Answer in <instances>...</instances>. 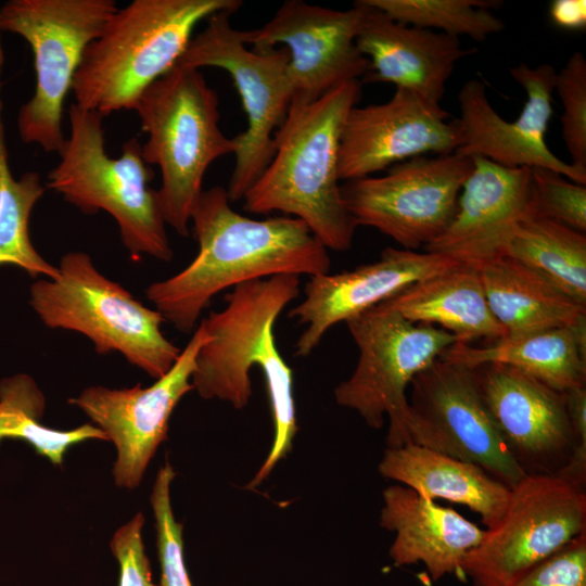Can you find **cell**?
<instances>
[{"mask_svg": "<svg viewBox=\"0 0 586 586\" xmlns=\"http://www.w3.org/2000/svg\"><path fill=\"white\" fill-rule=\"evenodd\" d=\"M556 74L551 64L531 67L521 62L510 68L511 77L526 93L524 107L513 122L504 119L492 106L480 79L466 81L458 92L461 144L456 153L508 168H549L585 186L586 173L556 156L546 142Z\"/></svg>", "mask_w": 586, "mask_h": 586, "instance_id": "2e32d148", "label": "cell"}, {"mask_svg": "<svg viewBox=\"0 0 586 586\" xmlns=\"http://www.w3.org/2000/svg\"><path fill=\"white\" fill-rule=\"evenodd\" d=\"M504 255L586 306L585 233L553 220L526 216L515 226Z\"/></svg>", "mask_w": 586, "mask_h": 586, "instance_id": "4316f807", "label": "cell"}, {"mask_svg": "<svg viewBox=\"0 0 586 586\" xmlns=\"http://www.w3.org/2000/svg\"><path fill=\"white\" fill-rule=\"evenodd\" d=\"M58 268L56 278L30 286L29 304L46 327L81 333L98 354L119 353L154 379L169 371L181 349L162 332L160 311L101 273L87 253H66Z\"/></svg>", "mask_w": 586, "mask_h": 586, "instance_id": "52a82bcc", "label": "cell"}, {"mask_svg": "<svg viewBox=\"0 0 586 586\" xmlns=\"http://www.w3.org/2000/svg\"><path fill=\"white\" fill-rule=\"evenodd\" d=\"M360 95V81L342 84L318 100L291 104L275 133V153L244 195V209L301 219L328 249L346 251L358 227L339 184L340 140Z\"/></svg>", "mask_w": 586, "mask_h": 586, "instance_id": "3957f363", "label": "cell"}, {"mask_svg": "<svg viewBox=\"0 0 586 586\" xmlns=\"http://www.w3.org/2000/svg\"><path fill=\"white\" fill-rule=\"evenodd\" d=\"M399 23L453 37L468 36L476 41L505 29L501 18L489 9L496 0H361Z\"/></svg>", "mask_w": 586, "mask_h": 586, "instance_id": "f546056e", "label": "cell"}, {"mask_svg": "<svg viewBox=\"0 0 586 586\" xmlns=\"http://www.w3.org/2000/svg\"><path fill=\"white\" fill-rule=\"evenodd\" d=\"M446 231L426 245L459 263L477 265L504 255L515 226L531 216V168H508L474 156Z\"/></svg>", "mask_w": 586, "mask_h": 586, "instance_id": "ffe728a7", "label": "cell"}, {"mask_svg": "<svg viewBox=\"0 0 586 586\" xmlns=\"http://www.w3.org/2000/svg\"><path fill=\"white\" fill-rule=\"evenodd\" d=\"M410 387V443L477 464L510 488L527 475L501 437L474 369L438 358Z\"/></svg>", "mask_w": 586, "mask_h": 586, "instance_id": "4fadbf2b", "label": "cell"}, {"mask_svg": "<svg viewBox=\"0 0 586 586\" xmlns=\"http://www.w3.org/2000/svg\"><path fill=\"white\" fill-rule=\"evenodd\" d=\"M234 12L221 11L206 20L177 64L200 69L218 67L233 80L246 114L247 126L233 137L235 164L227 193L230 202L243 200L275 153L273 137L283 123L293 97L289 52L283 47L254 49L243 30L232 26Z\"/></svg>", "mask_w": 586, "mask_h": 586, "instance_id": "30bf717a", "label": "cell"}, {"mask_svg": "<svg viewBox=\"0 0 586 586\" xmlns=\"http://www.w3.org/2000/svg\"><path fill=\"white\" fill-rule=\"evenodd\" d=\"M380 525L395 533L388 551L394 564L422 563L434 582L447 575L464 581L463 559L485 534L453 508L400 484L383 491Z\"/></svg>", "mask_w": 586, "mask_h": 586, "instance_id": "7402d4cb", "label": "cell"}, {"mask_svg": "<svg viewBox=\"0 0 586 586\" xmlns=\"http://www.w3.org/2000/svg\"><path fill=\"white\" fill-rule=\"evenodd\" d=\"M46 398L31 377L18 373L0 381V442L21 440L36 453L61 466L67 449L87 440L109 441L98 426L86 423L73 430L46 426L41 418Z\"/></svg>", "mask_w": 586, "mask_h": 586, "instance_id": "83f0119b", "label": "cell"}, {"mask_svg": "<svg viewBox=\"0 0 586 586\" xmlns=\"http://www.w3.org/2000/svg\"><path fill=\"white\" fill-rule=\"evenodd\" d=\"M300 294V276L277 275L238 284L226 295V307L202 319L206 339L195 357L193 388L204 399L218 398L235 409L252 396L251 370L265 378L272 421L270 451L252 480L264 481L292 449L297 432L293 372L281 356L273 324Z\"/></svg>", "mask_w": 586, "mask_h": 586, "instance_id": "7a4b0ae2", "label": "cell"}, {"mask_svg": "<svg viewBox=\"0 0 586 586\" xmlns=\"http://www.w3.org/2000/svg\"><path fill=\"white\" fill-rule=\"evenodd\" d=\"M473 266L506 335L568 327L586 317V306L507 255Z\"/></svg>", "mask_w": 586, "mask_h": 586, "instance_id": "484cf974", "label": "cell"}, {"mask_svg": "<svg viewBox=\"0 0 586 586\" xmlns=\"http://www.w3.org/2000/svg\"><path fill=\"white\" fill-rule=\"evenodd\" d=\"M136 111L148 133L142 157L162 175L156 190L162 217L188 237L207 168L237 151L234 139L219 127L218 97L200 69L176 64L145 89Z\"/></svg>", "mask_w": 586, "mask_h": 586, "instance_id": "5b68a950", "label": "cell"}, {"mask_svg": "<svg viewBox=\"0 0 586 586\" xmlns=\"http://www.w3.org/2000/svg\"><path fill=\"white\" fill-rule=\"evenodd\" d=\"M44 191L35 171H27L18 179L12 176L0 118V266L14 265L33 278L54 279L59 275L58 266L36 251L29 237L30 214Z\"/></svg>", "mask_w": 586, "mask_h": 586, "instance_id": "f1b7e54d", "label": "cell"}, {"mask_svg": "<svg viewBox=\"0 0 586 586\" xmlns=\"http://www.w3.org/2000/svg\"><path fill=\"white\" fill-rule=\"evenodd\" d=\"M440 358L472 369L507 365L564 393L585 385L586 317L568 327L505 335L486 346L456 342Z\"/></svg>", "mask_w": 586, "mask_h": 586, "instance_id": "cb8c5ba5", "label": "cell"}, {"mask_svg": "<svg viewBox=\"0 0 586 586\" xmlns=\"http://www.w3.org/2000/svg\"><path fill=\"white\" fill-rule=\"evenodd\" d=\"M205 339L200 322L169 371L151 386L137 384L119 390L89 386L68 399L114 443L117 458L113 475L117 486L137 487L158 445L167 440L175 407L193 390L195 357Z\"/></svg>", "mask_w": 586, "mask_h": 586, "instance_id": "9a60e30c", "label": "cell"}, {"mask_svg": "<svg viewBox=\"0 0 586 586\" xmlns=\"http://www.w3.org/2000/svg\"><path fill=\"white\" fill-rule=\"evenodd\" d=\"M586 532V495L557 474H527L500 521L462 562L474 586H511Z\"/></svg>", "mask_w": 586, "mask_h": 586, "instance_id": "8fae6325", "label": "cell"}, {"mask_svg": "<svg viewBox=\"0 0 586 586\" xmlns=\"http://www.w3.org/2000/svg\"><path fill=\"white\" fill-rule=\"evenodd\" d=\"M176 473L168 460L158 470L150 501L155 518L161 586H192L183 559L182 523L176 521L170 484Z\"/></svg>", "mask_w": 586, "mask_h": 586, "instance_id": "4dcf8cb0", "label": "cell"}, {"mask_svg": "<svg viewBox=\"0 0 586 586\" xmlns=\"http://www.w3.org/2000/svg\"><path fill=\"white\" fill-rule=\"evenodd\" d=\"M356 44L370 62L364 81L393 84L437 103L457 62L475 51L457 37L399 23L370 5Z\"/></svg>", "mask_w": 586, "mask_h": 586, "instance_id": "44dd1931", "label": "cell"}, {"mask_svg": "<svg viewBox=\"0 0 586 586\" xmlns=\"http://www.w3.org/2000/svg\"><path fill=\"white\" fill-rule=\"evenodd\" d=\"M117 10L113 0H12L0 9V29L22 36L34 54L35 92L18 114L25 143L60 153L64 102L84 52Z\"/></svg>", "mask_w": 586, "mask_h": 586, "instance_id": "ba28073f", "label": "cell"}, {"mask_svg": "<svg viewBox=\"0 0 586 586\" xmlns=\"http://www.w3.org/2000/svg\"><path fill=\"white\" fill-rule=\"evenodd\" d=\"M413 323L441 328L469 343L506 335L492 314L475 266L457 263L382 302Z\"/></svg>", "mask_w": 586, "mask_h": 586, "instance_id": "d4e9b609", "label": "cell"}, {"mask_svg": "<svg viewBox=\"0 0 586 586\" xmlns=\"http://www.w3.org/2000/svg\"><path fill=\"white\" fill-rule=\"evenodd\" d=\"M555 91L562 104L561 131L571 162L586 173V59L574 52L556 74Z\"/></svg>", "mask_w": 586, "mask_h": 586, "instance_id": "1f68e13d", "label": "cell"}, {"mask_svg": "<svg viewBox=\"0 0 586 586\" xmlns=\"http://www.w3.org/2000/svg\"><path fill=\"white\" fill-rule=\"evenodd\" d=\"M191 221L199 243L178 273L151 283L148 300L175 329L190 333L212 298L238 284L277 275L328 273V249L301 219H253L232 209L227 189L203 190Z\"/></svg>", "mask_w": 586, "mask_h": 586, "instance_id": "6da1fadb", "label": "cell"}, {"mask_svg": "<svg viewBox=\"0 0 586 586\" xmlns=\"http://www.w3.org/2000/svg\"><path fill=\"white\" fill-rule=\"evenodd\" d=\"M511 586H586V532L535 565Z\"/></svg>", "mask_w": 586, "mask_h": 586, "instance_id": "836d02e7", "label": "cell"}, {"mask_svg": "<svg viewBox=\"0 0 586 586\" xmlns=\"http://www.w3.org/2000/svg\"><path fill=\"white\" fill-rule=\"evenodd\" d=\"M366 12L360 0L347 10L289 0L262 27L243 34L251 48L288 50L291 104L304 105L370 71L369 60L356 44Z\"/></svg>", "mask_w": 586, "mask_h": 586, "instance_id": "5bb4252c", "label": "cell"}, {"mask_svg": "<svg viewBox=\"0 0 586 586\" xmlns=\"http://www.w3.org/2000/svg\"><path fill=\"white\" fill-rule=\"evenodd\" d=\"M565 406L573 431L571 457L557 475L571 485L584 489L586 484V387L565 391Z\"/></svg>", "mask_w": 586, "mask_h": 586, "instance_id": "d590c367", "label": "cell"}, {"mask_svg": "<svg viewBox=\"0 0 586 586\" xmlns=\"http://www.w3.org/2000/svg\"><path fill=\"white\" fill-rule=\"evenodd\" d=\"M550 17L559 27L583 29L586 26V1L555 0L550 4Z\"/></svg>", "mask_w": 586, "mask_h": 586, "instance_id": "8d00e7d4", "label": "cell"}, {"mask_svg": "<svg viewBox=\"0 0 586 586\" xmlns=\"http://www.w3.org/2000/svg\"><path fill=\"white\" fill-rule=\"evenodd\" d=\"M461 144L457 119L437 102L396 89L381 104L354 106L344 123L340 180H355L417 156L450 154Z\"/></svg>", "mask_w": 586, "mask_h": 586, "instance_id": "e0dca14e", "label": "cell"}, {"mask_svg": "<svg viewBox=\"0 0 586 586\" xmlns=\"http://www.w3.org/2000/svg\"><path fill=\"white\" fill-rule=\"evenodd\" d=\"M486 407L510 454L527 474H557L571 457L565 398L507 365L474 368Z\"/></svg>", "mask_w": 586, "mask_h": 586, "instance_id": "ac0fdd59", "label": "cell"}, {"mask_svg": "<svg viewBox=\"0 0 586 586\" xmlns=\"http://www.w3.org/2000/svg\"><path fill=\"white\" fill-rule=\"evenodd\" d=\"M345 322L359 358L352 375L335 387L336 403L356 410L372 429L382 428L387 417V447L409 444L406 391L458 340L441 328L413 323L383 303Z\"/></svg>", "mask_w": 586, "mask_h": 586, "instance_id": "9c48e42d", "label": "cell"}, {"mask_svg": "<svg viewBox=\"0 0 586 586\" xmlns=\"http://www.w3.org/2000/svg\"><path fill=\"white\" fill-rule=\"evenodd\" d=\"M69 135L60 162L48 175L49 189L87 215L110 214L133 259L149 255L162 262L174 252L162 217L154 173L144 162L137 137L127 140L119 157L105 150L103 116L73 103L68 107Z\"/></svg>", "mask_w": 586, "mask_h": 586, "instance_id": "8992f818", "label": "cell"}, {"mask_svg": "<svg viewBox=\"0 0 586 586\" xmlns=\"http://www.w3.org/2000/svg\"><path fill=\"white\" fill-rule=\"evenodd\" d=\"M380 474L421 496L463 505L480 515L486 530L502 518L511 488L477 464L417 445L384 450Z\"/></svg>", "mask_w": 586, "mask_h": 586, "instance_id": "603a6c76", "label": "cell"}, {"mask_svg": "<svg viewBox=\"0 0 586 586\" xmlns=\"http://www.w3.org/2000/svg\"><path fill=\"white\" fill-rule=\"evenodd\" d=\"M531 216L586 231V187L545 167L531 168Z\"/></svg>", "mask_w": 586, "mask_h": 586, "instance_id": "d6a6232c", "label": "cell"}, {"mask_svg": "<svg viewBox=\"0 0 586 586\" xmlns=\"http://www.w3.org/2000/svg\"><path fill=\"white\" fill-rule=\"evenodd\" d=\"M472 167V157L456 152L417 156L381 177L347 181L342 199L357 226L373 227L415 251L446 231Z\"/></svg>", "mask_w": 586, "mask_h": 586, "instance_id": "7c38bea8", "label": "cell"}, {"mask_svg": "<svg viewBox=\"0 0 586 586\" xmlns=\"http://www.w3.org/2000/svg\"><path fill=\"white\" fill-rule=\"evenodd\" d=\"M144 517L137 513L120 526L110 542V548L119 563L118 586H156L152 581L149 558L142 542Z\"/></svg>", "mask_w": 586, "mask_h": 586, "instance_id": "e575fe53", "label": "cell"}, {"mask_svg": "<svg viewBox=\"0 0 586 586\" xmlns=\"http://www.w3.org/2000/svg\"><path fill=\"white\" fill-rule=\"evenodd\" d=\"M240 0H133L86 48L72 91L75 104L103 117L135 110L148 87L184 53L196 25Z\"/></svg>", "mask_w": 586, "mask_h": 586, "instance_id": "277c9868", "label": "cell"}, {"mask_svg": "<svg viewBox=\"0 0 586 586\" xmlns=\"http://www.w3.org/2000/svg\"><path fill=\"white\" fill-rule=\"evenodd\" d=\"M457 263L426 251L386 247L377 262L351 271L310 277L303 302L289 313L290 318L306 326L296 342V355H310L335 323L347 321Z\"/></svg>", "mask_w": 586, "mask_h": 586, "instance_id": "d6986e66", "label": "cell"}]
</instances>
